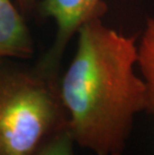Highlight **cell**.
<instances>
[{
	"label": "cell",
	"mask_w": 154,
	"mask_h": 155,
	"mask_svg": "<svg viewBox=\"0 0 154 155\" xmlns=\"http://www.w3.org/2000/svg\"><path fill=\"white\" fill-rule=\"evenodd\" d=\"M74 145L69 130H66L49 141L37 155H74Z\"/></svg>",
	"instance_id": "8992f818"
},
{
	"label": "cell",
	"mask_w": 154,
	"mask_h": 155,
	"mask_svg": "<svg viewBox=\"0 0 154 155\" xmlns=\"http://www.w3.org/2000/svg\"><path fill=\"white\" fill-rule=\"evenodd\" d=\"M38 7L41 15L53 19L57 27L53 44L38 66L58 75L62 55L70 39L85 22L102 17L107 5L102 0H42Z\"/></svg>",
	"instance_id": "3957f363"
},
{
	"label": "cell",
	"mask_w": 154,
	"mask_h": 155,
	"mask_svg": "<svg viewBox=\"0 0 154 155\" xmlns=\"http://www.w3.org/2000/svg\"><path fill=\"white\" fill-rule=\"evenodd\" d=\"M33 52V39L20 9L11 0H0V60L30 58Z\"/></svg>",
	"instance_id": "277c9868"
},
{
	"label": "cell",
	"mask_w": 154,
	"mask_h": 155,
	"mask_svg": "<svg viewBox=\"0 0 154 155\" xmlns=\"http://www.w3.org/2000/svg\"><path fill=\"white\" fill-rule=\"evenodd\" d=\"M0 61H1V60H0Z\"/></svg>",
	"instance_id": "ba28073f"
},
{
	"label": "cell",
	"mask_w": 154,
	"mask_h": 155,
	"mask_svg": "<svg viewBox=\"0 0 154 155\" xmlns=\"http://www.w3.org/2000/svg\"><path fill=\"white\" fill-rule=\"evenodd\" d=\"M66 130L58 75L0 61V155H37Z\"/></svg>",
	"instance_id": "7a4b0ae2"
},
{
	"label": "cell",
	"mask_w": 154,
	"mask_h": 155,
	"mask_svg": "<svg viewBox=\"0 0 154 155\" xmlns=\"http://www.w3.org/2000/svg\"><path fill=\"white\" fill-rule=\"evenodd\" d=\"M76 52L59 92L75 145L94 155H122L136 115L147 111L145 81L134 72L136 36H125L100 17L78 29Z\"/></svg>",
	"instance_id": "6da1fadb"
},
{
	"label": "cell",
	"mask_w": 154,
	"mask_h": 155,
	"mask_svg": "<svg viewBox=\"0 0 154 155\" xmlns=\"http://www.w3.org/2000/svg\"><path fill=\"white\" fill-rule=\"evenodd\" d=\"M21 12L25 14L33 12L39 5V0H16Z\"/></svg>",
	"instance_id": "52a82bcc"
},
{
	"label": "cell",
	"mask_w": 154,
	"mask_h": 155,
	"mask_svg": "<svg viewBox=\"0 0 154 155\" xmlns=\"http://www.w3.org/2000/svg\"><path fill=\"white\" fill-rule=\"evenodd\" d=\"M137 64L148 92L146 112L154 116V16L147 18L140 42L137 45Z\"/></svg>",
	"instance_id": "5b68a950"
}]
</instances>
